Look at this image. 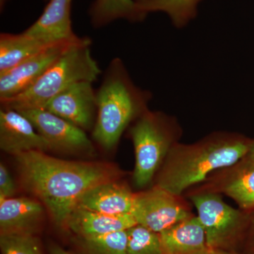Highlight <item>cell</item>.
Returning a JSON list of instances; mask_svg holds the SVG:
<instances>
[{
  "mask_svg": "<svg viewBox=\"0 0 254 254\" xmlns=\"http://www.w3.org/2000/svg\"><path fill=\"white\" fill-rule=\"evenodd\" d=\"M247 157H248V158L254 159V141L253 147H252V150H251L250 154L247 155Z\"/></svg>",
  "mask_w": 254,
  "mask_h": 254,
  "instance_id": "obj_27",
  "label": "cell"
},
{
  "mask_svg": "<svg viewBox=\"0 0 254 254\" xmlns=\"http://www.w3.org/2000/svg\"><path fill=\"white\" fill-rule=\"evenodd\" d=\"M89 14L95 28L103 27L120 18L140 22L147 16L138 9L134 0H95Z\"/></svg>",
  "mask_w": 254,
  "mask_h": 254,
  "instance_id": "obj_18",
  "label": "cell"
},
{
  "mask_svg": "<svg viewBox=\"0 0 254 254\" xmlns=\"http://www.w3.org/2000/svg\"><path fill=\"white\" fill-rule=\"evenodd\" d=\"M253 144L242 136L216 134L195 144L173 145L157 187L179 196L212 172L233 166L247 158Z\"/></svg>",
  "mask_w": 254,
  "mask_h": 254,
  "instance_id": "obj_2",
  "label": "cell"
},
{
  "mask_svg": "<svg viewBox=\"0 0 254 254\" xmlns=\"http://www.w3.org/2000/svg\"><path fill=\"white\" fill-rule=\"evenodd\" d=\"M23 33L0 35V73L14 67L33 55L51 46Z\"/></svg>",
  "mask_w": 254,
  "mask_h": 254,
  "instance_id": "obj_17",
  "label": "cell"
},
{
  "mask_svg": "<svg viewBox=\"0 0 254 254\" xmlns=\"http://www.w3.org/2000/svg\"><path fill=\"white\" fill-rule=\"evenodd\" d=\"M247 160L225 181L222 190L245 209L254 208V159Z\"/></svg>",
  "mask_w": 254,
  "mask_h": 254,
  "instance_id": "obj_20",
  "label": "cell"
},
{
  "mask_svg": "<svg viewBox=\"0 0 254 254\" xmlns=\"http://www.w3.org/2000/svg\"><path fill=\"white\" fill-rule=\"evenodd\" d=\"M127 230L82 237L83 245L91 254H127Z\"/></svg>",
  "mask_w": 254,
  "mask_h": 254,
  "instance_id": "obj_22",
  "label": "cell"
},
{
  "mask_svg": "<svg viewBox=\"0 0 254 254\" xmlns=\"http://www.w3.org/2000/svg\"><path fill=\"white\" fill-rule=\"evenodd\" d=\"M252 245H253L254 248V232L253 234V237H252Z\"/></svg>",
  "mask_w": 254,
  "mask_h": 254,
  "instance_id": "obj_29",
  "label": "cell"
},
{
  "mask_svg": "<svg viewBox=\"0 0 254 254\" xmlns=\"http://www.w3.org/2000/svg\"><path fill=\"white\" fill-rule=\"evenodd\" d=\"M44 208L26 197L0 198V231L3 234H33L43 221Z\"/></svg>",
  "mask_w": 254,
  "mask_h": 254,
  "instance_id": "obj_13",
  "label": "cell"
},
{
  "mask_svg": "<svg viewBox=\"0 0 254 254\" xmlns=\"http://www.w3.org/2000/svg\"><path fill=\"white\" fill-rule=\"evenodd\" d=\"M21 112L31 120L50 150L73 155H93L94 146L86 131L44 108Z\"/></svg>",
  "mask_w": 254,
  "mask_h": 254,
  "instance_id": "obj_7",
  "label": "cell"
},
{
  "mask_svg": "<svg viewBox=\"0 0 254 254\" xmlns=\"http://www.w3.org/2000/svg\"><path fill=\"white\" fill-rule=\"evenodd\" d=\"M136 155L133 180L137 187L147 186L168 155L175 139V127L160 113L148 110L130 128Z\"/></svg>",
  "mask_w": 254,
  "mask_h": 254,
  "instance_id": "obj_5",
  "label": "cell"
},
{
  "mask_svg": "<svg viewBox=\"0 0 254 254\" xmlns=\"http://www.w3.org/2000/svg\"><path fill=\"white\" fill-rule=\"evenodd\" d=\"M0 148L15 157L33 150H50L29 119L21 112L5 108L0 110Z\"/></svg>",
  "mask_w": 254,
  "mask_h": 254,
  "instance_id": "obj_11",
  "label": "cell"
},
{
  "mask_svg": "<svg viewBox=\"0 0 254 254\" xmlns=\"http://www.w3.org/2000/svg\"><path fill=\"white\" fill-rule=\"evenodd\" d=\"M0 247L2 254H43L33 234H3Z\"/></svg>",
  "mask_w": 254,
  "mask_h": 254,
  "instance_id": "obj_23",
  "label": "cell"
},
{
  "mask_svg": "<svg viewBox=\"0 0 254 254\" xmlns=\"http://www.w3.org/2000/svg\"><path fill=\"white\" fill-rule=\"evenodd\" d=\"M50 254H71L68 252L63 250L61 247L58 246H53L50 249Z\"/></svg>",
  "mask_w": 254,
  "mask_h": 254,
  "instance_id": "obj_25",
  "label": "cell"
},
{
  "mask_svg": "<svg viewBox=\"0 0 254 254\" xmlns=\"http://www.w3.org/2000/svg\"><path fill=\"white\" fill-rule=\"evenodd\" d=\"M163 254H208L203 225L190 217L159 233Z\"/></svg>",
  "mask_w": 254,
  "mask_h": 254,
  "instance_id": "obj_14",
  "label": "cell"
},
{
  "mask_svg": "<svg viewBox=\"0 0 254 254\" xmlns=\"http://www.w3.org/2000/svg\"><path fill=\"white\" fill-rule=\"evenodd\" d=\"M16 193V185L6 167L0 165V198H11Z\"/></svg>",
  "mask_w": 254,
  "mask_h": 254,
  "instance_id": "obj_24",
  "label": "cell"
},
{
  "mask_svg": "<svg viewBox=\"0 0 254 254\" xmlns=\"http://www.w3.org/2000/svg\"><path fill=\"white\" fill-rule=\"evenodd\" d=\"M71 1L49 0L41 16L23 32L48 44L76 38L71 26Z\"/></svg>",
  "mask_w": 254,
  "mask_h": 254,
  "instance_id": "obj_12",
  "label": "cell"
},
{
  "mask_svg": "<svg viewBox=\"0 0 254 254\" xmlns=\"http://www.w3.org/2000/svg\"><path fill=\"white\" fill-rule=\"evenodd\" d=\"M91 39L83 38L51 65L30 88L13 98L1 100V108L17 111L43 108L64 90L81 81L94 82L101 73L91 55Z\"/></svg>",
  "mask_w": 254,
  "mask_h": 254,
  "instance_id": "obj_4",
  "label": "cell"
},
{
  "mask_svg": "<svg viewBox=\"0 0 254 254\" xmlns=\"http://www.w3.org/2000/svg\"><path fill=\"white\" fill-rule=\"evenodd\" d=\"M6 1H7V0H0V4H1V6H2Z\"/></svg>",
  "mask_w": 254,
  "mask_h": 254,
  "instance_id": "obj_28",
  "label": "cell"
},
{
  "mask_svg": "<svg viewBox=\"0 0 254 254\" xmlns=\"http://www.w3.org/2000/svg\"><path fill=\"white\" fill-rule=\"evenodd\" d=\"M44 109L85 131L93 129L97 117L96 91L93 82L71 85L52 98Z\"/></svg>",
  "mask_w": 254,
  "mask_h": 254,
  "instance_id": "obj_10",
  "label": "cell"
},
{
  "mask_svg": "<svg viewBox=\"0 0 254 254\" xmlns=\"http://www.w3.org/2000/svg\"><path fill=\"white\" fill-rule=\"evenodd\" d=\"M136 225L131 213L108 215L77 206L68 219L67 227L80 237H87L125 231Z\"/></svg>",
  "mask_w": 254,
  "mask_h": 254,
  "instance_id": "obj_16",
  "label": "cell"
},
{
  "mask_svg": "<svg viewBox=\"0 0 254 254\" xmlns=\"http://www.w3.org/2000/svg\"><path fill=\"white\" fill-rule=\"evenodd\" d=\"M134 196L128 187L113 180L88 190L77 206L108 215H125L131 213Z\"/></svg>",
  "mask_w": 254,
  "mask_h": 254,
  "instance_id": "obj_15",
  "label": "cell"
},
{
  "mask_svg": "<svg viewBox=\"0 0 254 254\" xmlns=\"http://www.w3.org/2000/svg\"><path fill=\"white\" fill-rule=\"evenodd\" d=\"M97 117L93 138L105 150L118 144L133 119L147 111L152 93L134 84L123 60L115 58L96 91Z\"/></svg>",
  "mask_w": 254,
  "mask_h": 254,
  "instance_id": "obj_3",
  "label": "cell"
},
{
  "mask_svg": "<svg viewBox=\"0 0 254 254\" xmlns=\"http://www.w3.org/2000/svg\"><path fill=\"white\" fill-rule=\"evenodd\" d=\"M127 254H163L159 234L136 225L127 230Z\"/></svg>",
  "mask_w": 254,
  "mask_h": 254,
  "instance_id": "obj_21",
  "label": "cell"
},
{
  "mask_svg": "<svg viewBox=\"0 0 254 254\" xmlns=\"http://www.w3.org/2000/svg\"><path fill=\"white\" fill-rule=\"evenodd\" d=\"M208 254H237L224 250H210Z\"/></svg>",
  "mask_w": 254,
  "mask_h": 254,
  "instance_id": "obj_26",
  "label": "cell"
},
{
  "mask_svg": "<svg viewBox=\"0 0 254 254\" xmlns=\"http://www.w3.org/2000/svg\"><path fill=\"white\" fill-rule=\"evenodd\" d=\"M82 38L77 36L55 43L11 69L0 73V101L9 99L27 90L66 50Z\"/></svg>",
  "mask_w": 254,
  "mask_h": 254,
  "instance_id": "obj_9",
  "label": "cell"
},
{
  "mask_svg": "<svg viewBox=\"0 0 254 254\" xmlns=\"http://www.w3.org/2000/svg\"><path fill=\"white\" fill-rule=\"evenodd\" d=\"M177 197L156 186L135 194L131 214L137 225L160 233L192 216Z\"/></svg>",
  "mask_w": 254,
  "mask_h": 254,
  "instance_id": "obj_8",
  "label": "cell"
},
{
  "mask_svg": "<svg viewBox=\"0 0 254 254\" xmlns=\"http://www.w3.org/2000/svg\"><path fill=\"white\" fill-rule=\"evenodd\" d=\"M16 158L23 185L41 200L59 226H67L86 191L117 176L110 165L60 160L38 150Z\"/></svg>",
  "mask_w": 254,
  "mask_h": 254,
  "instance_id": "obj_1",
  "label": "cell"
},
{
  "mask_svg": "<svg viewBox=\"0 0 254 254\" xmlns=\"http://www.w3.org/2000/svg\"><path fill=\"white\" fill-rule=\"evenodd\" d=\"M210 250H224L243 231L247 218L240 210L232 208L213 193L191 197Z\"/></svg>",
  "mask_w": 254,
  "mask_h": 254,
  "instance_id": "obj_6",
  "label": "cell"
},
{
  "mask_svg": "<svg viewBox=\"0 0 254 254\" xmlns=\"http://www.w3.org/2000/svg\"><path fill=\"white\" fill-rule=\"evenodd\" d=\"M143 14L162 11L170 16L175 27L186 26L198 14V6L203 0H134Z\"/></svg>",
  "mask_w": 254,
  "mask_h": 254,
  "instance_id": "obj_19",
  "label": "cell"
}]
</instances>
